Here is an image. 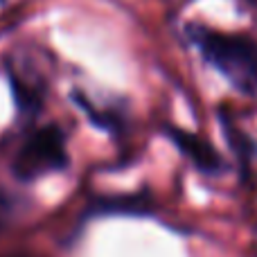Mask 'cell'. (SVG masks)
Masks as SVG:
<instances>
[{"mask_svg": "<svg viewBox=\"0 0 257 257\" xmlns=\"http://www.w3.org/2000/svg\"><path fill=\"white\" fill-rule=\"evenodd\" d=\"M223 133H226V140H228V145H230V149L235 151L244 163L255 154V142L250 140L241 128H237L235 124H232L228 117H223Z\"/></svg>", "mask_w": 257, "mask_h": 257, "instance_id": "277c9868", "label": "cell"}, {"mask_svg": "<svg viewBox=\"0 0 257 257\" xmlns=\"http://www.w3.org/2000/svg\"><path fill=\"white\" fill-rule=\"evenodd\" d=\"M68 160L63 136L57 126H45L32 133L16 156V172L25 178L63 167Z\"/></svg>", "mask_w": 257, "mask_h": 257, "instance_id": "7a4b0ae2", "label": "cell"}, {"mask_svg": "<svg viewBox=\"0 0 257 257\" xmlns=\"http://www.w3.org/2000/svg\"><path fill=\"white\" fill-rule=\"evenodd\" d=\"M187 36L203 59L219 70L235 88L253 95L257 90V43L250 36L219 32L205 25H190Z\"/></svg>", "mask_w": 257, "mask_h": 257, "instance_id": "6da1fadb", "label": "cell"}, {"mask_svg": "<svg viewBox=\"0 0 257 257\" xmlns=\"http://www.w3.org/2000/svg\"><path fill=\"white\" fill-rule=\"evenodd\" d=\"M248 3H250V5H257V0H248Z\"/></svg>", "mask_w": 257, "mask_h": 257, "instance_id": "5b68a950", "label": "cell"}, {"mask_svg": "<svg viewBox=\"0 0 257 257\" xmlns=\"http://www.w3.org/2000/svg\"><path fill=\"white\" fill-rule=\"evenodd\" d=\"M167 136L174 140V145L181 149L183 156L190 158V163L194 165L196 169L205 174H217L221 172L223 167V160L221 156L214 151V147L210 142H205L203 138L194 136V133H187V131H181L176 126H167Z\"/></svg>", "mask_w": 257, "mask_h": 257, "instance_id": "3957f363", "label": "cell"}]
</instances>
